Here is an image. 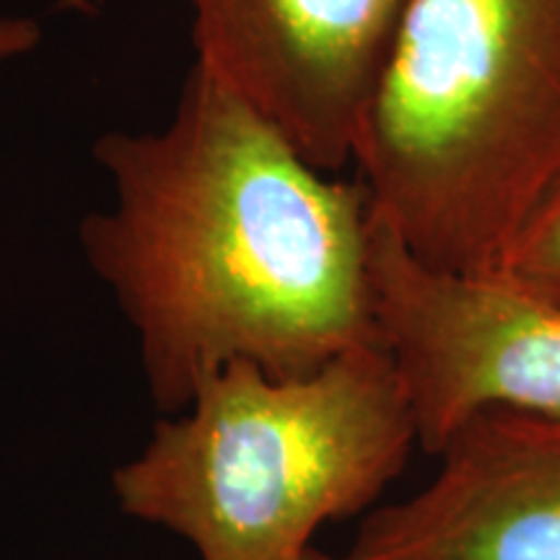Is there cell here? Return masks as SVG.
I'll use <instances>...</instances> for the list:
<instances>
[{"label": "cell", "mask_w": 560, "mask_h": 560, "mask_svg": "<svg viewBox=\"0 0 560 560\" xmlns=\"http://www.w3.org/2000/svg\"><path fill=\"white\" fill-rule=\"evenodd\" d=\"M94 156L112 202L81 247L161 416L229 363L310 374L380 342L366 187L312 166L198 62L166 128L107 132Z\"/></svg>", "instance_id": "1"}, {"label": "cell", "mask_w": 560, "mask_h": 560, "mask_svg": "<svg viewBox=\"0 0 560 560\" xmlns=\"http://www.w3.org/2000/svg\"><path fill=\"white\" fill-rule=\"evenodd\" d=\"M353 166L416 260L493 276L560 170V0H410Z\"/></svg>", "instance_id": "2"}, {"label": "cell", "mask_w": 560, "mask_h": 560, "mask_svg": "<svg viewBox=\"0 0 560 560\" xmlns=\"http://www.w3.org/2000/svg\"><path fill=\"white\" fill-rule=\"evenodd\" d=\"M416 446L395 366L371 342L310 374L229 363L159 418L112 490L198 560H304L325 524L380 501Z\"/></svg>", "instance_id": "3"}, {"label": "cell", "mask_w": 560, "mask_h": 560, "mask_svg": "<svg viewBox=\"0 0 560 560\" xmlns=\"http://www.w3.org/2000/svg\"><path fill=\"white\" fill-rule=\"evenodd\" d=\"M376 340L436 454L486 410L560 412V306L499 276L423 265L369 208Z\"/></svg>", "instance_id": "4"}, {"label": "cell", "mask_w": 560, "mask_h": 560, "mask_svg": "<svg viewBox=\"0 0 560 560\" xmlns=\"http://www.w3.org/2000/svg\"><path fill=\"white\" fill-rule=\"evenodd\" d=\"M410 0H187L195 62L319 172L353 164Z\"/></svg>", "instance_id": "5"}, {"label": "cell", "mask_w": 560, "mask_h": 560, "mask_svg": "<svg viewBox=\"0 0 560 560\" xmlns=\"http://www.w3.org/2000/svg\"><path fill=\"white\" fill-rule=\"evenodd\" d=\"M408 499L361 522L346 560H560V412L486 410Z\"/></svg>", "instance_id": "6"}, {"label": "cell", "mask_w": 560, "mask_h": 560, "mask_svg": "<svg viewBox=\"0 0 560 560\" xmlns=\"http://www.w3.org/2000/svg\"><path fill=\"white\" fill-rule=\"evenodd\" d=\"M493 276L560 306V170L509 242Z\"/></svg>", "instance_id": "7"}, {"label": "cell", "mask_w": 560, "mask_h": 560, "mask_svg": "<svg viewBox=\"0 0 560 560\" xmlns=\"http://www.w3.org/2000/svg\"><path fill=\"white\" fill-rule=\"evenodd\" d=\"M42 42V26L26 16H0V62L24 58Z\"/></svg>", "instance_id": "8"}, {"label": "cell", "mask_w": 560, "mask_h": 560, "mask_svg": "<svg viewBox=\"0 0 560 560\" xmlns=\"http://www.w3.org/2000/svg\"><path fill=\"white\" fill-rule=\"evenodd\" d=\"M62 9L83 13V16H96L102 11L104 0H58Z\"/></svg>", "instance_id": "9"}, {"label": "cell", "mask_w": 560, "mask_h": 560, "mask_svg": "<svg viewBox=\"0 0 560 560\" xmlns=\"http://www.w3.org/2000/svg\"><path fill=\"white\" fill-rule=\"evenodd\" d=\"M304 560H346V558H335V556H327V552H322V550H317L314 548L310 556H306Z\"/></svg>", "instance_id": "10"}]
</instances>
